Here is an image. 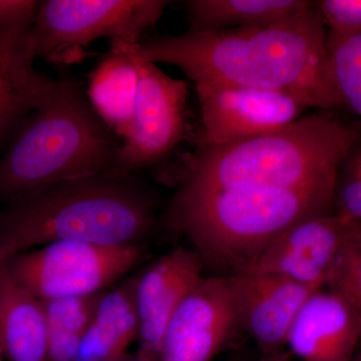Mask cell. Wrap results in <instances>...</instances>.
<instances>
[{"mask_svg":"<svg viewBox=\"0 0 361 361\" xmlns=\"http://www.w3.org/2000/svg\"><path fill=\"white\" fill-rule=\"evenodd\" d=\"M140 54L177 66L195 85L220 84L277 90L308 109L342 106L334 84L327 30L315 1L293 20L271 26L188 30L140 42Z\"/></svg>","mask_w":361,"mask_h":361,"instance_id":"cell-1","label":"cell"},{"mask_svg":"<svg viewBox=\"0 0 361 361\" xmlns=\"http://www.w3.org/2000/svg\"><path fill=\"white\" fill-rule=\"evenodd\" d=\"M350 222L336 213L299 222L266 247L246 270L323 288Z\"/></svg>","mask_w":361,"mask_h":361,"instance_id":"cell-12","label":"cell"},{"mask_svg":"<svg viewBox=\"0 0 361 361\" xmlns=\"http://www.w3.org/2000/svg\"><path fill=\"white\" fill-rule=\"evenodd\" d=\"M140 42L130 47L137 71L134 108L116 153L115 174L128 175L170 154L184 133L188 85L142 58Z\"/></svg>","mask_w":361,"mask_h":361,"instance_id":"cell-8","label":"cell"},{"mask_svg":"<svg viewBox=\"0 0 361 361\" xmlns=\"http://www.w3.org/2000/svg\"><path fill=\"white\" fill-rule=\"evenodd\" d=\"M0 346L8 361H49L44 304L0 264Z\"/></svg>","mask_w":361,"mask_h":361,"instance_id":"cell-16","label":"cell"},{"mask_svg":"<svg viewBox=\"0 0 361 361\" xmlns=\"http://www.w3.org/2000/svg\"><path fill=\"white\" fill-rule=\"evenodd\" d=\"M203 137L208 145H226L284 129L302 118L307 106L277 90L240 85H196Z\"/></svg>","mask_w":361,"mask_h":361,"instance_id":"cell-9","label":"cell"},{"mask_svg":"<svg viewBox=\"0 0 361 361\" xmlns=\"http://www.w3.org/2000/svg\"><path fill=\"white\" fill-rule=\"evenodd\" d=\"M2 356H4V353H2L1 346H0V361L2 360Z\"/></svg>","mask_w":361,"mask_h":361,"instance_id":"cell-29","label":"cell"},{"mask_svg":"<svg viewBox=\"0 0 361 361\" xmlns=\"http://www.w3.org/2000/svg\"><path fill=\"white\" fill-rule=\"evenodd\" d=\"M118 361H121V360H118Z\"/></svg>","mask_w":361,"mask_h":361,"instance_id":"cell-30","label":"cell"},{"mask_svg":"<svg viewBox=\"0 0 361 361\" xmlns=\"http://www.w3.org/2000/svg\"><path fill=\"white\" fill-rule=\"evenodd\" d=\"M336 185L301 188L177 190L168 221L204 263L230 274L246 270L266 247L294 225L334 213Z\"/></svg>","mask_w":361,"mask_h":361,"instance_id":"cell-3","label":"cell"},{"mask_svg":"<svg viewBox=\"0 0 361 361\" xmlns=\"http://www.w3.org/2000/svg\"><path fill=\"white\" fill-rule=\"evenodd\" d=\"M361 343L357 318L329 290L314 292L292 323L286 345L304 361H349Z\"/></svg>","mask_w":361,"mask_h":361,"instance_id":"cell-14","label":"cell"},{"mask_svg":"<svg viewBox=\"0 0 361 361\" xmlns=\"http://www.w3.org/2000/svg\"><path fill=\"white\" fill-rule=\"evenodd\" d=\"M334 213L344 219L361 221V137L339 166L334 191Z\"/></svg>","mask_w":361,"mask_h":361,"instance_id":"cell-23","label":"cell"},{"mask_svg":"<svg viewBox=\"0 0 361 361\" xmlns=\"http://www.w3.org/2000/svg\"><path fill=\"white\" fill-rule=\"evenodd\" d=\"M203 266L200 255L194 249L179 247L159 259L137 278V355L158 361L169 322L203 278Z\"/></svg>","mask_w":361,"mask_h":361,"instance_id":"cell-13","label":"cell"},{"mask_svg":"<svg viewBox=\"0 0 361 361\" xmlns=\"http://www.w3.org/2000/svg\"><path fill=\"white\" fill-rule=\"evenodd\" d=\"M142 255L139 244L104 246L58 241L23 252L4 264L21 288L40 300H49L103 292L127 274Z\"/></svg>","mask_w":361,"mask_h":361,"instance_id":"cell-7","label":"cell"},{"mask_svg":"<svg viewBox=\"0 0 361 361\" xmlns=\"http://www.w3.org/2000/svg\"><path fill=\"white\" fill-rule=\"evenodd\" d=\"M39 6L35 0H0V25L33 23Z\"/></svg>","mask_w":361,"mask_h":361,"instance_id":"cell-25","label":"cell"},{"mask_svg":"<svg viewBox=\"0 0 361 361\" xmlns=\"http://www.w3.org/2000/svg\"><path fill=\"white\" fill-rule=\"evenodd\" d=\"M164 0H47L33 21L35 56L58 63L82 59L94 40L139 42L144 30L161 20Z\"/></svg>","mask_w":361,"mask_h":361,"instance_id":"cell-6","label":"cell"},{"mask_svg":"<svg viewBox=\"0 0 361 361\" xmlns=\"http://www.w3.org/2000/svg\"><path fill=\"white\" fill-rule=\"evenodd\" d=\"M315 4L329 28V49L361 35V0H319Z\"/></svg>","mask_w":361,"mask_h":361,"instance_id":"cell-24","label":"cell"},{"mask_svg":"<svg viewBox=\"0 0 361 361\" xmlns=\"http://www.w3.org/2000/svg\"><path fill=\"white\" fill-rule=\"evenodd\" d=\"M360 137L357 129L322 111L243 141L199 142L179 190L336 185L342 160Z\"/></svg>","mask_w":361,"mask_h":361,"instance_id":"cell-4","label":"cell"},{"mask_svg":"<svg viewBox=\"0 0 361 361\" xmlns=\"http://www.w3.org/2000/svg\"><path fill=\"white\" fill-rule=\"evenodd\" d=\"M307 0H192L186 2L190 30L260 27L286 23L313 6Z\"/></svg>","mask_w":361,"mask_h":361,"instance_id":"cell-18","label":"cell"},{"mask_svg":"<svg viewBox=\"0 0 361 361\" xmlns=\"http://www.w3.org/2000/svg\"><path fill=\"white\" fill-rule=\"evenodd\" d=\"M137 278L104 291L75 361H118L139 336Z\"/></svg>","mask_w":361,"mask_h":361,"instance_id":"cell-17","label":"cell"},{"mask_svg":"<svg viewBox=\"0 0 361 361\" xmlns=\"http://www.w3.org/2000/svg\"><path fill=\"white\" fill-rule=\"evenodd\" d=\"M238 331L227 278L203 277L171 318L158 361H212Z\"/></svg>","mask_w":361,"mask_h":361,"instance_id":"cell-10","label":"cell"},{"mask_svg":"<svg viewBox=\"0 0 361 361\" xmlns=\"http://www.w3.org/2000/svg\"><path fill=\"white\" fill-rule=\"evenodd\" d=\"M137 42L111 40L110 56L94 71L89 99L113 132L125 135L134 108L137 71L130 47Z\"/></svg>","mask_w":361,"mask_h":361,"instance_id":"cell-19","label":"cell"},{"mask_svg":"<svg viewBox=\"0 0 361 361\" xmlns=\"http://www.w3.org/2000/svg\"><path fill=\"white\" fill-rule=\"evenodd\" d=\"M349 361H361V350L358 353H355V356Z\"/></svg>","mask_w":361,"mask_h":361,"instance_id":"cell-28","label":"cell"},{"mask_svg":"<svg viewBox=\"0 0 361 361\" xmlns=\"http://www.w3.org/2000/svg\"><path fill=\"white\" fill-rule=\"evenodd\" d=\"M289 355L284 351H277V353H270V355H265L262 358L253 361H288Z\"/></svg>","mask_w":361,"mask_h":361,"instance_id":"cell-26","label":"cell"},{"mask_svg":"<svg viewBox=\"0 0 361 361\" xmlns=\"http://www.w3.org/2000/svg\"><path fill=\"white\" fill-rule=\"evenodd\" d=\"M332 75L342 106L360 118L361 135V35L330 49Z\"/></svg>","mask_w":361,"mask_h":361,"instance_id":"cell-22","label":"cell"},{"mask_svg":"<svg viewBox=\"0 0 361 361\" xmlns=\"http://www.w3.org/2000/svg\"><path fill=\"white\" fill-rule=\"evenodd\" d=\"M154 217L153 198L128 175L106 173L51 185L14 199L0 214V264L52 242L135 245Z\"/></svg>","mask_w":361,"mask_h":361,"instance_id":"cell-2","label":"cell"},{"mask_svg":"<svg viewBox=\"0 0 361 361\" xmlns=\"http://www.w3.org/2000/svg\"><path fill=\"white\" fill-rule=\"evenodd\" d=\"M226 278L240 329L265 355L286 345L297 313L314 292L322 289L247 270Z\"/></svg>","mask_w":361,"mask_h":361,"instance_id":"cell-11","label":"cell"},{"mask_svg":"<svg viewBox=\"0 0 361 361\" xmlns=\"http://www.w3.org/2000/svg\"><path fill=\"white\" fill-rule=\"evenodd\" d=\"M35 58L30 30L0 28V139L37 110L56 87L35 71Z\"/></svg>","mask_w":361,"mask_h":361,"instance_id":"cell-15","label":"cell"},{"mask_svg":"<svg viewBox=\"0 0 361 361\" xmlns=\"http://www.w3.org/2000/svg\"><path fill=\"white\" fill-rule=\"evenodd\" d=\"M121 361H155L153 360H149V358L146 357V356H142L140 355H135L134 356L126 355L125 357H123Z\"/></svg>","mask_w":361,"mask_h":361,"instance_id":"cell-27","label":"cell"},{"mask_svg":"<svg viewBox=\"0 0 361 361\" xmlns=\"http://www.w3.org/2000/svg\"><path fill=\"white\" fill-rule=\"evenodd\" d=\"M0 160V201L113 173L118 142L77 82L58 80Z\"/></svg>","mask_w":361,"mask_h":361,"instance_id":"cell-5","label":"cell"},{"mask_svg":"<svg viewBox=\"0 0 361 361\" xmlns=\"http://www.w3.org/2000/svg\"><path fill=\"white\" fill-rule=\"evenodd\" d=\"M104 292L42 300L47 327L49 361H75Z\"/></svg>","mask_w":361,"mask_h":361,"instance_id":"cell-20","label":"cell"},{"mask_svg":"<svg viewBox=\"0 0 361 361\" xmlns=\"http://www.w3.org/2000/svg\"><path fill=\"white\" fill-rule=\"evenodd\" d=\"M325 286L350 308L361 326V221H351L327 273Z\"/></svg>","mask_w":361,"mask_h":361,"instance_id":"cell-21","label":"cell"}]
</instances>
